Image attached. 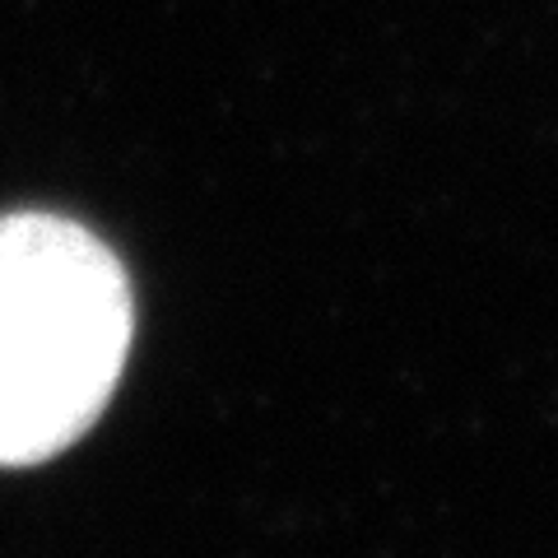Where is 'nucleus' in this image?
Here are the masks:
<instances>
[{"instance_id": "nucleus-1", "label": "nucleus", "mask_w": 558, "mask_h": 558, "mask_svg": "<svg viewBox=\"0 0 558 558\" xmlns=\"http://www.w3.org/2000/svg\"><path fill=\"white\" fill-rule=\"evenodd\" d=\"M126 349L121 260L70 219H0V465L47 461L84 438Z\"/></svg>"}]
</instances>
